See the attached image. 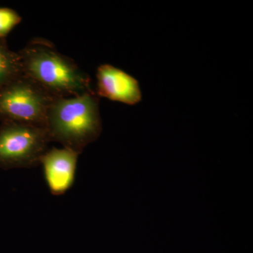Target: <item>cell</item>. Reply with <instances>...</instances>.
I'll return each mask as SVG.
<instances>
[{"instance_id":"8992f818","label":"cell","mask_w":253,"mask_h":253,"mask_svg":"<svg viewBox=\"0 0 253 253\" xmlns=\"http://www.w3.org/2000/svg\"><path fill=\"white\" fill-rule=\"evenodd\" d=\"M98 96L134 105L141 100V91L135 78L109 64L100 66L96 73Z\"/></svg>"},{"instance_id":"7a4b0ae2","label":"cell","mask_w":253,"mask_h":253,"mask_svg":"<svg viewBox=\"0 0 253 253\" xmlns=\"http://www.w3.org/2000/svg\"><path fill=\"white\" fill-rule=\"evenodd\" d=\"M46 129L51 141L81 154L97 139L102 129L96 91L55 98L48 112Z\"/></svg>"},{"instance_id":"52a82bcc","label":"cell","mask_w":253,"mask_h":253,"mask_svg":"<svg viewBox=\"0 0 253 253\" xmlns=\"http://www.w3.org/2000/svg\"><path fill=\"white\" fill-rule=\"evenodd\" d=\"M23 74L19 54L9 49L6 39L0 38V89Z\"/></svg>"},{"instance_id":"3957f363","label":"cell","mask_w":253,"mask_h":253,"mask_svg":"<svg viewBox=\"0 0 253 253\" xmlns=\"http://www.w3.org/2000/svg\"><path fill=\"white\" fill-rule=\"evenodd\" d=\"M54 99L36 82L21 75L0 89V120L46 128Z\"/></svg>"},{"instance_id":"277c9868","label":"cell","mask_w":253,"mask_h":253,"mask_svg":"<svg viewBox=\"0 0 253 253\" xmlns=\"http://www.w3.org/2000/svg\"><path fill=\"white\" fill-rule=\"evenodd\" d=\"M51 142L46 128L14 122L0 126V168H29L41 165Z\"/></svg>"},{"instance_id":"6da1fadb","label":"cell","mask_w":253,"mask_h":253,"mask_svg":"<svg viewBox=\"0 0 253 253\" xmlns=\"http://www.w3.org/2000/svg\"><path fill=\"white\" fill-rule=\"evenodd\" d=\"M18 54L23 74L53 97H71L94 91L89 76L46 40L35 38Z\"/></svg>"},{"instance_id":"ba28073f","label":"cell","mask_w":253,"mask_h":253,"mask_svg":"<svg viewBox=\"0 0 253 253\" xmlns=\"http://www.w3.org/2000/svg\"><path fill=\"white\" fill-rule=\"evenodd\" d=\"M19 14L9 8H0V38H4L21 23Z\"/></svg>"},{"instance_id":"5b68a950","label":"cell","mask_w":253,"mask_h":253,"mask_svg":"<svg viewBox=\"0 0 253 253\" xmlns=\"http://www.w3.org/2000/svg\"><path fill=\"white\" fill-rule=\"evenodd\" d=\"M80 154L66 148L48 149L41 158L44 178L51 194L61 196L72 187Z\"/></svg>"}]
</instances>
